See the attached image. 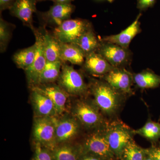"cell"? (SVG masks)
I'll return each mask as SVG.
<instances>
[{
	"label": "cell",
	"instance_id": "cell-1",
	"mask_svg": "<svg viewBox=\"0 0 160 160\" xmlns=\"http://www.w3.org/2000/svg\"><path fill=\"white\" fill-rule=\"evenodd\" d=\"M89 88L94 98V103L100 110L108 115L114 114L122 102V92L105 81L92 79Z\"/></svg>",
	"mask_w": 160,
	"mask_h": 160
},
{
	"label": "cell",
	"instance_id": "cell-2",
	"mask_svg": "<svg viewBox=\"0 0 160 160\" xmlns=\"http://www.w3.org/2000/svg\"><path fill=\"white\" fill-rule=\"evenodd\" d=\"M46 29L45 27L42 26L38 29L34 28L32 30L35 38V58L33 64L25 71L27 83L30 89L39 85L40 77L47 62L44 49Z\"/></svg>",
	"mask_w": 160,
	"mask_h": 160
},
{
	"label": "cell",
	"instance_id": "cell-3",
	"mask_svg": "<svg viewBox=\"0 0 160 160\" xmlns=\"http://www.w3.org/2000/svg\"><path fill=\"white\" fill-rule=\"evenodd\" d=\"M94 102L78 100L72 107V115L80 124L89 129L100 127L103 123L102 116Z\"/></svg>",
	"mask_w": 160,
	"mask_h": 160
},
{
	"label": "cell",
	"instance_id": "cell-4",
	"mask_svg": "<svg viewBox=\"0 0 160 160\" xmlns=\"http://www.w3.org/2000/svg\"><path fill=\"white\" fill-rule=\"evenodd\" d=\"M34 118L32 137L35 143H40L43 147L53 151L58 146L56 137L55 117Z\"/></svg>",
	"mask_w": 160,
	"mask_h": 160
},
{
	"label": "cell",
	"instance_id": "cell-5",
	"mask_svg": "<svg viewBox=\"0 0 160 160\" xmlns=\"http://www.w3.org/2000/svg\"><path fill=\"white\" fill-rule=\"evenodd\" d=\"M58 85L69 96H82L88 91L82 76L72 66L64 63L58 80Z\"/></svg>",
	"mask_w": 160,
	"mask_h": 160
},
{
	"label": "cell",
	"instance_id": "cell-6",
	"mask_svg": "<svg viewBox=\"0 0 160 160\" xmlns=\"http://www.w3.org/2000/svg\"><path fill=\"white\" fill-rule=\"evenodd\" d=\"M92 27L88 20L82 19L66 20L53 30V35L61 43H72Z\"/></svg>",
	"mask_w": 160,
	"mask_h": 160
},
{
	"label": "cell",
	"instance_id": "cell-7",
	"mask_svg": "<svg viewBox=\"0 0 160 160\" xmlns=\"http://www.w3.org/2000/svg\"><path fill=\"white\" fill-rule=\"evenodd\" d=\"M96 52L114 68H124L131 61V52L129 49L100 40L99 45Z\"/></svg>",
	"mask_w": 160,
	"mask_h": 160
},
{
	"label": "cell",
	"instance_id": "cell-8",
	"mask_svg": "<svg viewBox=\"0 0 160 160\" xmlns=\"http://www.w3.org/2000/svg\"><path fill=\"white\" fill-rule=\"evenodd\" d=\"M106 138L114 155L122 158L126 146L132 141V132L127 126L114 123L106 131Z\"/></svg>",
	"mask_w": 160,
	"mask_h": 160
},
{
	"label": "cell",
	"instance_id": "cell-9",
	"mask_svg": "<svg viewBox=\"0 0 160 160\" xmlns=\"http://www.w3.org/2000/svg\"><path fill=\"white\" fill-rule=\"evenodd\" d=\"M82 148L83 153L95 155L105 160H112L115 156L109 146L106 131L99 130L89 135Z\"/></svg>",
	"mask_w": 160,
	"mask_h": 160
},
{
	"label": "cell",
	"instance_id": "cell-10",
	"mask_svg": "<svg viewBox=\"0 0 160 160\" xmlns=\"http://www.w3.org/2000/svg\"><path fill=\"white\" fill-rule=\"evenodd\" d=\"M75 6L71 4H56L50 7L48 11L37 13L43 26H59L66 20L70 19L72 13L74 12Z\"/></svg>",
	"mask_w": 160,
	"mask_h": 160
},
{
	"label": "cell",
	"instance_id": "cell-11",
	"mask_svg": "<svg viewBox=\"0 0 160 160\" xmlns=\"http://www.w3.org/2000/svg\"><path fill=\"white\" fill-rule=\"evenodd\" d=\"M55 118L56 137L58 145L69 143L78 135L80 123L72 115Z\"/></svg>",
	"mask_w": 160,
	"mask_h": 160
},
{
	"label": "cell",
	"instance_id": "cell-12",
	"mask_svg": "<svg viewBox=\"0 0 160 160\" xmlns=\"http://www.w3.org/2000/svg\"><path fill=\"white\" fill-rule=\"evenodd\" d=\"M102 77L110 86L122 93H131L133 75L125 68H115Z\"/></svg>",
	"mask_w": 160,
	"mask_h": 160
},
{
	"label": "cell",
	"instance_id": "cell-13",
	"mask_svg": "<svg viewBox=\"0 0 160 160\" xmlns=\"http://www.w3.org/2000/svg\"><path fill=\"white\" fill-rule=\"evenodd\" d=\"M31 89H34L48 97L53 103L58 116L62 115L66 111L69 95L58 85L53 83L40 85Z\"/></svg>",
	"mask_w": 160,
	"mask_h": 160
},
{
	"label": "cell",
	"instance_id": "cell-14",
	"mask_svg": "<svg viewBox=\"0 0 160 160\" xmlns=\"http://www.w3.org/2000/svg\"><path fill=\"white\" fill-rule=\"evenodd\" d=\"M39 0H16L10 9V14L18 18L24 26L32 30L34 29L33 25V14L37 13L36 5Z\"/></svg>",
	"mask_w": 160,
	"mask_h": 160
},
{
	"label": "cell",
	"instance_id": "cell-15",
	"mask_svg": "<svg viewBox=\"0 0 160 160\" xmlns=\"http://www.w3.org/2000/svg\"><path fill=\"white\" fill-rule=\"evenodd\" d=\"M30 100L34 117H52L58 116L51 100L45 95L31 89Z\"/></svg>",
	"mask_w": 160,
	"mask_h": 160
},
{
	"label": "cell",
	"instance_id": "cell-16",
	"mask_svg": "<svg viewBox=\"0 0 160 160\" xmlns=\"http://www.w3.org/2000/svg\"><path fill=\"white\" fill-rule=\"evenodd\" d=\"M141 16L142 14L140 13L129 27L118 34L104 37L100 40L116 44L126 49H129L132 40L141 32L140 22L139 21Z\"/></svg>",
	"mask_w": 160,
	"mask_h": 160
},
{
	"label": "cell",
	"instance_id": "cell-17",
	"mask_svg": "<svg viewBox=\"0 0 160 160\" xmlns=\"http://www.w3.org/2000/svg\"><path fill=\"white\" fill-rule=\"evenodd\" d=\"M83 66L89 74L100 77L115 68L96 52L86 56Z\"/></svg>",
	"mask_w": 160,
	"mask_h": 160
},
{
	"label": "cell",
	"instance_id": "cell-18",
	"mask_svg": "<svg viewBox=\"0 0 160 160\" xmlns=\"http://www.w3.org/2000/svg\"><path fill=\"white\" fill-rule=\"evenodd\" d=\"M60 52L63 62H70L73 65L82 66L85 62V55L73 43H64L60 42Z\"/></svg>",
	"mask_w": 160,
	"mask_h": 160
},
{
	"label": "cell",
	"instance_id": "cell-19",
	"mask_svg": "<svg viewBox=\"0 0 160 160\" xmlns=\"http://www.w3.org/2000/svg\"><path fill=\"white\" fill-rule=\"evenodd\" d=\"M52 152L53 160H78L83 149L82 146L66 143L58 145Z\"/></svg>",
	"mask_w": 160,
	"mask_h": 160
},
{
	"label": "cell",
	"instance_id": "cell-20",
	"mask_svg": "<svg viewBox=\"0 0 160 160\" xmlns=\"http://www.w3.org/2000/svg\"><path fill=\"white\" fill-rule=\"evenodd\" d=\"M99 43L100 40L91 27L72 43L77 46L86 57L88 55L97 51Z\"/></svg>",
	"mask_w": 160,
	"mask_h": 160
},
{
	"label": "cell",
	"instance_id": "cell-21",
	"mask_svg": "<svg viewBox=\"0 0 160 160\" xmlns=\"http://www.w3.org/2000/svg\"><path fill=\"white\" fill-rule=\"evenodd\" d=\"M44 49L47 62L60 61L64 64L61 58L60 42L53 33H50L46 29L44 38Z\"/></svg>",
	"mask_w": 160,
	"mask_h": 160
},
{
	"label": "cell",
	"instance_id": "cell-22",
	"mask_svg": "<svg viewBox=\"0 0 160 160\" xmlns=\"http://www.w3.org/2000/svg\"><path fill=\"white\" fill-rule=\"evenodd\" d=\"M133 83L141 89H150L158 87L160 85V76L149 69L137 73H132Z\"/></svg>",
	"mask_w": 160,
	"mask_h": 160
},
{
	"label": "cell",
	"instance_id": "cell-23",
	"mask_svg": "<svg viewBox=\"0 0 160 160\" xmlns=\"http://www.w3.org/2000/svg\"><path fill=\"white\" fill-rule=\"evenodd\" d=\"M36 46L35 44L28 48L22 49L16 52L13 56V61L19 69L26 70L32 66L36 56Z\"/></svg>",
	"mask_w": 160,
	"mask_h": 160
},
{
	"label": "cell",
	"instance_id": "cell-24",
	"mask_svg": "<svg viewBox=\"0 0 160 160\" xmlns=\"http://www.w3.org/2000/svg\"><path fill=\"white\" fill-rule=\"evenodd\" d=\"M63 64L60 61L47 62L40 77L39 85L51 84L58 81Z\"/></svg>",
	"mask_w": 160,
	"mask_h": 160
},
{
	"label": "cell",
	"instance_id": "cell-25",
	"mask_svg": "<svg viewBox=\"0 0 160 160\" xmlns=\"http://www.w3.org/2000/svg\"><path fill=\"white\" fill-rule=\"evenodd\" d=\"M14 25L9 23L1 17L0 18V50L5 52L11 39Z\"/></svg>",
	"mask_w": 160,
	"mask_h": 160
},
{
	"label": "cell",
	"instance_id": "cell-26",
	"mask_svg": "<svg viewBox=\"0 0 160 160\" xmlns=\"http://www.w3.org/2000/svg\"><path fill=\"white\" fill-rule=\"evenodd\" d=\"M134 132L148 139H158L160 137V124L149 121L142 127L138 129Z\"/></svg>",
	"mask_w": 160,
	"mask_h": 160
},
{
	"label": "cell",
	"instance_id": "cell-27",
	"mask_svg": "<svg viewBox=\"0 0 160 160\" xmlns=\"http://www.w3.org/2000/svg\"><path fill=\"white\" fill-rule=\"evenodd\" d=\"M146 154L145 149L138 146L132 140L124 149L122 158L124 160H143Z\"/></svg>",
	"mask_w": 160,
	"mask_h": 160
},
{
	"label": "cell",
	"instance_id": "cell-28",
	"mask_svg": "<svg viewBox=\"0 0 160 160\" xmlns=\"http://www.w3.org/2000/svg\"><path fill=\"white\" fill-rule=\"evenodd\" d=\"M34 156L32 160H53L52 152L43 147L39 143H35Z\"/></svg>",
	"mask_w": 160,
	"mask_h": 160
},
{
	"label": "cell",
	"instance_id": "cell-29",
	"mask_svg": "<svg viewBox=\"0 0 160 160\" xmlns=\"http://www.w3.org/2000/svg\"><path fill=\"white\" fill-rule=\"evenodd\" d=\"M157 0H138L137 8L141 11H144L153 7Z\"/></svg>",
	"mask_w": 160,
	"mask_h": 160
},
{
	"label": "cell",
	"instance_id": "cell-30",
	"mask_svg": "<svg viewBox=\"0 0 160 160\" xmlns=\"http://www.w3.org/2000/svg\"><path fill=\"white\" fill-rule=\"evenodd\" d=\"M16 0H0V11L1 13L4 10H8L12 8Z\"/></svg>",
	"mask_w": 160,
	"mask_h": 160
},
{
	"label": "cell",
	"instance_id": "cell-31",
	"mask_svg": "<svg viewBox=\"0 0 160 160\" xmlns=\"http://www.w3.org/2000/svg\"><path fill=\"white\" fill-rule=\"evenodd\" d=\"M146 155L153 160H160V148H152L145 150Z\"/></svg>",
	"mask_w": 160,
	"mask_h": 160
},
{
	"label": "cell",
	"instance_id": "cell-32",
	"mask_svg": "<svg viewBox=\"0 0 160 160\" xmlns=\"http://www.w3.org/2000/svg\"><path fill=\"white\" fill-rule=\"evenodd\" d=\"M78 160H105L95 155L89 153H83Z\"/></svg>",
	"mask_w": 160,
	"mask_h": 160
},
{
	"label": "cell",
	"instance_id": "cell-33",
	"mask_svg": "<svg viewBox=\"0 0 160 160\" xmlns=\"http://www.w3.org/2000/svg\"><path fill=\"white\" fill-rule=\"evenodd\" d=\"M47 1H52L56 4H71L73 0H39V2Z\"/></svg>",
	"mask_w": 160,
	"mask_h": 160
},
{
	"label": "cell",
	"instance_id": "cell-34",
	"mask_svg": "<svg viewBox=\"0 0 160 160\" xmlns=\"http://www.w3.org/2000/svg\"><path fill=\"white\" fill-rule=\"evenodd\" d=\"M107 1H108V2H113V0H107Z\"/></svg>",
	"mask_w": 160,
	"mask_h": 160
},
{
	"label": "cell",
	"instance_id": "cell-35",
	"mask_svg": "<svg viewBox=\"0 0 160 160\" xmlns=\"http://www.w3.org/2000/svg\"><path fill=\"white\" fill-rule=\"evenodd\" d=\"M143 160H144V159H143Z\"/></svg>",
	"mask_w": 160,
	"mask_h": 160
}]
</instances>
